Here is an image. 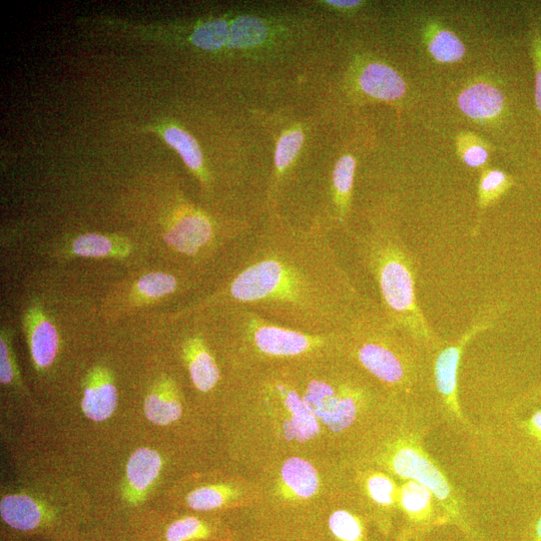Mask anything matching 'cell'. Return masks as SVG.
I'll return each instance as SVG.
<instances>
[{"mask_svg":"<svg viewBox=\"0 0 541 541\" xmlns=\"http://www.w3.org/2000/svg\"><path fill=\"white\" fill-rule=\"evenodd\" d=\"M241 305L310 334L345 332L376 306L356 288L328 232L273 221L249 245L233 275L205 307Z\"/></svg>","mask_w":541,"mask_h":541,"instance_id":"6da1fadb","label":"cell"},{"mask_svg":"<svg viewBox=\"0 0 541 541\" xmlns=\"http://www.w3.org/2000/svg\"><path fill=\"white\" fill-rule=\"evenodd\" d=\"M354 242L358 258L377 285L386 320L420 350L442 349L419 306L416 263L400 233L389 225H374Z\"/></svg>","mask_w":541,"mask_h":541,"instance_id":"7a4b0ae2","label":"cell"},{"mask_svg":"<svg viewBox=\"0 0 541 541\" xmlns=\"http://www.w3.org/2000/svg\"><path fill=\"white\" fill-rule=\"evenodd\" d=\"M429 428L424 409L416 403L406 407L403 424L385 443L379 462L402 481H415L430 489L444 511L448 525L456 526L468 540L476 538L479 534L472 524L464 497L427 450Z\"/></svg>","mask_w":541,"mask_h":541,"instance_id":"3957f363","label":"cell"},{"mask_svg":"<svg viewBox=\"0 0 541 541\" xmlns=\"http://www.w3.org/2000/svg\"><path fill=\"white\" fill-rule=\"evenodd\" d=\"M220 327L229 343L248 361L290 362L343 354L344 332L318 335L276 323L241 305L219 306Z\"/></svg>","mask_w":541,"mask_h":541,"instance_id":"277c9868","label":"cell"},{"mask_svg":"<svg viewBox=\"0 0 541 541\" xmlns=\"http://www.w3.org/2000/svg\"><path fill=\"white\" fill-rule=\"evenodd\" d=\"M420 350L393 327L380 307L360 315L344 332L343 354L351 356L365 371L384 385L410 393L423 378Z\"/></svg>","mask_w":541,"mask_h":541,"instance_id":"5b68a950","label":"cell"},{"mask_svg":"<svg viewBox=\"0 0 541 541\" xmlns=\"http://www.w3.org/2000/svg\"><path fill=\"white\" fill-rule=\"evenodd\" d=\"M302 398L321 423L340 433L356 422L368 392L353 381L313 377L306 381Z\"/></svg>","mask_w":541,"mask_h":541,"instance_id":"8992f818","label":"cell"},{"mask_svg":"<svg viewBox=\"0 0 541 541\" xmlns=\"http://www.w3.org/2000/svg\"><path fill=\"white\" fill-rule=\"evenodd\" d=\"M493 324L492 316L487 315L476 321L453 344L440 349L433 366L434 385L440 401V409L446 420L457 428L471 433L474 426L465 417L458 391V372L461 357L468 343L479 333Z\"/></svg>","mask_w":541,"mask_h":541,"instance_id":"52a82bcc","label":"cell"},{"mask_svg":"<svg viewBox=\"0 0 541 541\" xmlns=\"http://www.w3.org/2000/svg\"><path fill=\"white\" fill-rule=\"evenodd\" d=\"M397 505L402 516L399 541H420L433 529L448 525L435 495L418 482L402 481L398 487Z\"/></svg>","mask_w":541,"mask_h":541,"instance_id":"ba28073f","label":"cell"},{"mask_svg":"<svg viewBox=\"0 0 541 541\" xmlns=\"http://www.w3.org/2000/svg\"><path fill=\"white\" fill-rule=\"evenodd\" d=\"M268 401L280 405L288 418L284 421V437L291 441L306 442L320 432V421L306 406L302 393L288 380L274 378L265 384Z\"/></svg>","mask_w":541,"mask_h":541,"instance_id":"9c48e42d","label":"cell"},{"mask_svg":"<svg viewBox=\"0 0 541 541\" xmlns=\"http://www.w3.org/2000/svg\"><path fill=\"white\" fill-rule=\"evenodd\" d=\"M183 356L196 389L204 393L213 390L221 379V371L207 340L201 335L190 336L183 344Z\"/></svg>","mask_w":541,"mask_h":541,"instance_id":"30bf717a","label":"cell"},{"mask_svg":"<svg viewBox=\"0 0 541 541\" xmlns=\"http://www.w3.org/2000/svg\"><path fill=\"white\" fill-rule=\"evenodd\" d=\"M82 406L86 416L97 422L107 420L116 411L118 391L108 371H94L85 389Z\"/></svg>","mask_w":541,"mask_h":541,"instance_id":"8fae6325","label":"cell"},{"mask_svg":"<svg viewBox=\"0 0 541 541\" xmlns=\"http://www.w3.org/2000/svg\"><path fill=\"white\" fill-rule=\"evenodd\" d=\"M280 487L285 498L305 500L319 491L320 477L311 462L300 457H291L282 466Z\"/></svg>","mask_w":541,"mask_h":541,"instance_id":"7c38bea8","label":"cell"},{"mask_svg":"<svg viewBox=\"0 0 541 541\" xmlns=\"http://www.w3.org/2000/svg\"><path fill=\"white\" fill-rule=\"evenodd\" d=\"M361 90L368 96L381 101H396L406 93V84L392 68L383 64H370L359 78Z\"/></svg>","mask_w":541,"mask_h":541,"instance_id":"4fadbf2b","label":"cell"},{"mask_svg":"<svg viewBox=\"0 0 541 541\" xmlns=\"http://www.w3.org/2000/svg\"><path fill=\"white\" fill-rule=\"evenodd\" d=\"M458 106L469 118L485 121L502 112L504 97L497 88L481 83L465 89L458 98Z\"/></svg>","mask_w":541,"mask_h":541,"instance_id":"5bb4252c","label":"cell"},{"mask_svg":"<svg viewBox=\"0 0 541 541\" xmlns=\"http://www.w3.org/2000/svg\"><path fill=\"white\" fill-rule=\"evenodd\" d=\"M3 519L19 530H32L43 519L42 506L32 497L23 494L9 495L0 503Z\"/></svg>","mask_w":541,"mask_h":541,"instance_id":"9a60e30c","label":"cell"},{"mask_svg":"<svg viewBox=\"0 0 541 541\" xmlns=\"http://www.w3.org/2000/svg\"><path fill=\"white\" fill-rule=\"evenodd\" d=\"M148 419L157 425H169L183 414V406L176 385L169 381L158 392L150 394L145 401Z\"/></svg>","mask_w":541,"mask_h":541,"instance_id":"2e32d148","label":"cell"},{"mask_svg":"<svg viewBox=\"0 0 541 541\" xmlns=\"http://www.w3.org/2000/svg\"><path fill=\"white\" fill-rule=\"evenodd\" d=\"M162 465V458L157 451L149 448L138 449L127 466L130 487L136 493L146 491L158 478Z\"/></svg>","mask_w":541,"mask_h":541,"instance_id":"e0dca14e","label":"cell"},{"mask_svg":"<svg viewBox=\"0 0 541 541\" xmlns=\"http://www.w3.org/2000/svg\"><path fill=\"white\" fill-rule=\"evenodd\" d=\"M31 352L40 368L50 366L57 355L59 335L56 327L41 314L37 316L30 338Z\"/></svg>","mask_w":541,"mask_h":541,"instance_id":"ac0fdd59","label":"cell"},{"mask_svg":"<svg viewBox=\"0 0 541 541\" xmlns=\"http://www.w3.org/2000/svg\"><path fill=\"white\" fill-rule=\"evenodd\" d=\"M356 162L353 157L341 158L334 169L332 186L337 219L344 224L348 215L354 186Z\"/></svg>","mask_w":541,"mask_h":541,"instance_id":"d6986e66","label":"cell"},{"mask_svg":"<svg viewBox=\"0 0 541 541\" xmlns=\"http://www.w3.org/2000/svg\"><path fill=\"white\" fill-rule=\"evenodd\" d=\"M268 35V27L264 21L254 17H242L233 23L228 45L234 49H252L262 45Z\"/></svg>","mask_w":541,"mask_h":541,"instance_id":"ffe728a7","label":"cell"},{"mask_svg":"<svg viewBox=\"0 0 541 541\" xmlns=\"http://www.w3.org/2000/svg\"><path fill=\"white\" fill-rule=\"evenodd\" d=\"M368 498L378 507L386 510L398 508V487L387 474L379 471L370 473L365 479Z\"/></svg>","mask_w":541,"mask_h":541,"instance_id":"44dd1931","label":"cell"},{"mask_svg":"<svg viewBox=\"0 0 541 541\" xmlns=\"http://www.w3.org/2000/svg\"><path fill=\"white\" fill-rule=\"evenodd\" d=\"M237 495L238 491L230 485H211L192 491L187 496V503L195 510L209 511L222 507Z\"/></svg>","mask_w":541,"mask_h":541,"instance_id":"7402d4cb","label":"cell"},{"mask_svg":"<svg viewBox=\"0 0 541 541\" xmlns=\"http://www.w3.org/2000/svg\"><path fill=\"white\" fill-rule=\"evenodd\" d=\"M166 142L181 155L186 165L195 172L203 167V155L196 140L185 131L171 127L164 133Z\"/></svg>","mask_w":541,"mask_h":541,"instance_id":"603a6c76","label":"cell"},{"mask_svg":"<svg viewBox=\"0 0 541 541\" xmlns=\"http://www.w3.org/2000/svg\"><path fill=\"white\" fill-rule=\"evenodd\" d=\"M230 26L226 21L215 20L197 28L192 35V43L205 51L222 49L230 40Z\"/></svg>","mask_w":541,"mask_h":541,"instance_id":"cb8c5ba5","label":"cell"},{"mask_svg":"<svg viewBox=\"0 0 541 541\" xmlns=\"http://www.w3.org/2000/svg\"><path fill=\"white\" fill-rule=\"evenodd\" d=\"M428 48L436 61L445 64L459 62L466 53L463 43L448 31H439L434 34Z\"/></svg>","mask_w":541,"mask_h":541,"instance_id":"d4e9b609","label":"cell"},{"mask_svg":"<svg viewBox=\"0 0 541 541\" xmlns=\"http://www.w3.org/2000/svg\"><path fill=\"white\" fill-rule=\"evenodd\" d=\"M329 528L339 541H365V528L357 515L336 510L329 518Z\"/></svg>","mask_w":541,"mask_h":541,"instance_id":"484cf974","label":"cell"},{"mask_svg":"<svg viewBox=\"0 0 541 541\" xmlns=\"http://www.w3.org/2000/svg\"><path fill=\"white\" fill-rule=\"evenodd\" d=\"M512 186L510 178L501 171H487L481 177L478 190V202L481 210L495 203Z\"/></svg>","mask_w":541,"mask_h":541,"instance_id":"4316f807","label":"cell"},{"mask_svg":"<svg viewBox=\"0 0 541 541\" xmlns=\"http://www.w3.org/2000/svg\"><path fill=\"white\" fill-rule=\"evenodd\" d=\"M303 143L304 134L301 131H292L281 137L275 154L277 180L294 162L303 146Z\"/></svg>","mask_w":541,"mask_h":541,"instance_id":"83f0119b","label":"cell"},{"mask_svg":"<svg viewBox=\"0 0 541 541\" xmlns=\"http://www.w3.org/2000/svg\"><path fill=\"white\" fill-rule=\"evenodd\" d=\"M179 288L178 279L167 273H152L144 276L138 283V290L148 298L169 296Z\"/></svg>","mask_w":541,"mask_h":541,"instance_id":"f1b7e54d","label":"cell"},{"mask_svg":"<svg viewBox=\"0 0 541 541\" xmlns=\"http://www.w3.org/2000/svg\"><path fill=\"white\" fill-rule=\"evenodd\" d=\"M74 253L80 257L101 258L115 252L111 239L98 234H88L77 239L73 244Z\"/></svg>","mask_w":541,"mask_h":541,"instance_id":"f546056e","label":"cell"},{"mask_svg":"<svg viewBox=\"0 0 541 541\" xmlns=\"http://www.w3.org/2000/svg\"><path fill=\"white\" fill-rule=\"evenodd\" d=\"M210 530L200 519L185 517L174 522L167 531L168 541H190L208 537Z\"/></svg>","mask_w":541,"mask_h":541,"instance_id":"4dcf8cb0","label":"cell"},{"mask_svg":"<svg viewBox=\"0 0 541 541\" xmlns=\"http://www.w3.org/2000/svg\"><path fill=\"white\" fill-rule=\"evenodd\" d=\"M515 427L526 438L541 446V409L533 411L527 418L518 420Z\"/></svg>","mask_w":541,"mask_h":541,"instance_id":"1f68e13d","label":"cell"},{"mask_svg":"<svg viewBox=\"0 0 541 541\" xmlns=\"http://www.w3.org/2000/svg\"><path fill=\"white\" fill-rule=\"evenodd\" d=\"M532 59L535 70V104L541 113V34L535 33L532 38Z\"/></svg>","mask_w":541,"mask_h":541,"instance_id":"d6a6232c","label":"cell"},{"mask_svg":"<svg viewBox=\"0 0 541 541\" xmlns=\"http://www.w3.org/2000/svg\"><path fill=\"white\" fill-rule=\"evenodd\" d=\"M462 159L468 167L480 168L486 164L488 153L486 149L480 145H469L463 151Z\"/></svg>","mask_w":541,"mask_h":541,"instance_id":"836d02e7","label":"cell"},{"mask_svg":"<svg viewBox=\"0 0 541 541\" xmlns=\"http://www.w3.org/2000/svg\"><path fill=\"white\" fill-rule=\"evenodd\" d=\"M14 379V369L10 358L9 347L4 336L0 341V381L9 384Z\"/></svg>","mask_w":541,"mask_h":541,"instance_id":"e575fe53","label":"cell"},{"mask_svg":"<svg viewBox=\"0 0 541 541\" xmlns=\"http://www.w3.org/2000/svg\"><path fill=\"white\" fill-rule=\"evenodd\" d=\"M518 541H541V510L528 523Z\"/></svg>","mask_w":541,"mask_h":541,"instance_id":"d590c367","label":"cell"},{"mask_svg":"<svg viewBox=\"0 0 541 541\" xmlns=\"http://www.w3.org/2000/svg\"><path fill=\"white\" fill-rule=\"evenodd\" d=\"M326 4L338 9H353L360 5V2H337V0H328Z\"/></svg>","mask_w":541,"mask_h":541,"instance_id":"8d00e7d4","label":"cell"},{"mask_svg":"<svg viewBox=\"0 0 541 541\" xmlns=\"http://www.w3.org/2000/svg\"><path fill=\"white\" fill-rule=\"evenodd\" d=\"M468 541H483L480 536L476 537V538H473V539H469Z\"/></svg>","mask_w":541,"mask_h":541,"instance_id":"74e56055","label":"cell"}]
</instances>
